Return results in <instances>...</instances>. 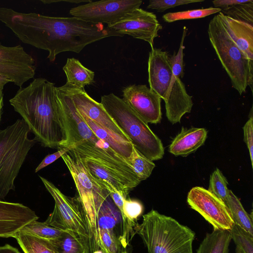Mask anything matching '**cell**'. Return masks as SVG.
Masks as SVG:
<instances>
[{
    "label": "cell",
    "instance_id": "cell-1",
    "mask_svg": "<svg viewBox=\"0 0 253 253\" xmlns=\"http://www.w3.org/2000/svg\"><path fill=\"white\" fill-rule=\"evenodd\" d=\"M0 21L24 43L48 52L53 62L59 53H80L87 45L103 39L119 36L101 24H94L74 17H52L19 12L0 7Z\"/></svg>",
    "mask_w": 253,
    "mask_h": 253
},
{
    "label": "cell",
    "instance_id": "cell-2",
    "mask_svg": "<svg viewBox=\"0 0 253 253\" xmlns=\"http://www.w3.org/2000/svg\"><path fill=\"white\" fill-rule=\"evenodd\" d=\"M54 84L37 78L20 87L9 100L27 125L34 139L44 147H63L67 140L65 124L56 100Z\"/></svg>",
    "mask_w": 253,
    "mask_h": 253
},
{
    "label": "cell",
    "instance_id": "cell-3",
    "mask_svg": "<svg viewBox=\"0 0 253 253\" xmlns=\"http://www.w3.org/2000/svg\"><path fill=\"white\" fill-rule=\"evenodd\" d=\"M91 176L107 190L113 189L125 199L139 183L127 160L109 146L84 141L74 148Z\"/></svg>",
    "mask_w": 253,
    "mask_h": 253
},
{
    "label": "cell",
    "instance_id": "cell-4",
    "mask_svg": "<svg viewBox=\"0 0 253 253\" xmlns=\"http://www.w3.org/2000/svg\"><path fill=\"white\" fill-rule=\"evenodd\" d=\"M135 232L142 239L148 253H193L195 233L175 219L152 210L136 224Z\"/></svg>",
    "mask_w": 253,
    "mask_h": 253
},
{
    "label": "cell",
    "instance_id": "cell-5",
    "mask_svg": "<svg viewBox=\"0 0 253 253\" xmlns=\"http://www.w3.org/2000/svg\"><path fill=\"white\" fill-rule=\"evenodd\" d=\"M61 158L74 181L84 211L89 237L88 253H90L99 248L98 214L109 192L91 176L74 149Z\"/></svg>",
    "mask_w": 253,
    "mask_h": 253
},
{
    "label": "cell",
    "instance_id": "cell-6",
    "mask_svg": "<svg viewBox=\"0 0 253 253\" xmlns=\"http://www.w3.org/2000/svg\"><path fill=\"white\" fill-rule=\"evenodd\" d=\"M168 53L161 48H152L148 61L150 88L165 103L166 116L172 124L180 123L186 113H190L193 103L185 85L172 87V70Z\"/></svg>",
    "mask_w": 253,
    "mask_h": 253
},
{
    "label": "cell",
    "instance_id": "cell-7",
    "mask_svg": "<svg viewBox=\"0 0 253 253\" xmlns=\"http://www.w3.org/2000/svg\"><path fill=\"white\" fill-rule=\"evenodd\" d=\"M100 103L138 151L152 161L163 157L160 139L122 98L110 93L102 96Z\"/></svg>",
    "mask_w": 253,
    "mask_h": 253
},
{
    "label": "cell",
    "instance_id": "cell-8",
    "mask_svg": "<svg viewBox=\"0 0 253 253\" xmlns=\"http://www.w3.org/2000/svg\"><path fill=\"white\" fill-rule=\"evenodd\" d=\"M30 130L25 121L18 119L0 129V200L11 190L29 151L37 142L29 138Z\"/></svg>",
    "mask_w": 253,
    "mask_h": 253
},
{
    "label": "cell",
    "instance_id": "cell-9",
    "mask_svg": "<svg viewBox=\"0 0 253 253\" xmlns=\"http://www.w3.org/2000/svg\"><path fill=\"white\" fill-rule=\"evenodd\" d=\"M208 35L215 52L234 88L240 95L253 85V62L248 60L224 28L218 15L210 21Z\"/></svg>",
    "mask_w": 253,
    "mask_h": 253
},
{
    "label": "cell",
    "instance_id": "cell-10",
    "mask_svg": "<svg viewBox=\"0 0 253 253\" xmlns=\"http://www.w3.org/2000/svg\"><path fill=\"white\" fill-rule=\"evenodd\" d=\"M39 177L55 202L53 211L45 221L56 228L79 234L87 240L88 245L87 226L79 196H66L51 182L41 176Z\"/></svg>",
    "mask_w": 253,
    "mask_h": 253
},
{
    "label": "cell",
    "instance_id": "cell-11",
    "mask_svg": "<svg viewBox=\"0 0 253 253\" xmlns=\"http://www.w3.org/2000/svg\"><path fill=\"white\" fill-rule=\"evenodd\" d=\"M141 0H109L89 2L72 8L73 16L94 24H111L139 8Z\"/></svg>",
    "mask_w": 253,
    "mask_h": 253
},
{
    "label": "cell",
    "instance_id": "cell-12",
    "mask_svg": "<svg viewBox=\"0 0 253 253\" xmlns=\"http://www.w3.org/2000/svg\"><path fill=\"white\" fill-rule=\"evenodd\" d=\"M187 202L213 229L230 231L234 224L225 203L203 187H193L188 194Z\"/></svg>",
    "mask_w": 253,
    "mask_h": 253
},
{
    "label": "cell",
    "instance_id": "cell-13",
    "mask_svg": "<svg viewBox=\"0 0 253 253\" xmlns=\"http://www.w3.org/2000/svg\"><path fill=\"white\" fill-rule=\"evenodd\" d=\"M107 27L121 37L128 35L146 41L151 48L154 47V41L158 36V32L162 29L154 13L140 8L134 9Z\"/></svg>",
    "mask_w": 253,
    "mask_h": 253
},
{
    "label": "cell",
    "instance_id": "cell-14",
    "mask_svg": "<svg viewBox=\"0 0 253 253\" xmlns=\"http://www.w3.org/2000/svg\"><path fill=\"white\" fill-rule=\"evenodd\" d=\"M55 93L67 136V140L63 148L83 141L100 146L107 144L99 139L88 126L67 93L60 87L56 86Z\"/></svg>",
    "mask_w": 253,
    "mask_h": 253
},
{
    "label": "cell",
    "instance_id": "cell-15",
    "mask_svg": "<svg viewBox=\"0 0 253 253\" xmlns=\"http://www.w3.org/2000/svg\"><path fill=\"white\" fill-rule=\"evenodd\" d=\"M36 62L20 44L6 46L0 42V75L14 84L22 87L23 84L34 78Z\"/></svg>",
    "mask_w": 253,
    "mask_h": 253
},
{
    "label": "cell",
    "instance_id": "cell-16",
    "mask_svg": "<svg viewBox=\"0 0 253 253\" xmlns=\"http://www.w3.org/2000/svg\"><path fill=\"white\" fill-rule=\"evenodd\" d=\"M60 88L70 96L80 114L85 116L114 136L131 143L101 103L92 98L84 89L67 83Z\"/></svg>",
    "mask_w": 253,
    "mask_h": 253
},
{
    "label": "cell",
    "instance_id": "cell-17",
    "mask_svg": "<svg viewBox=\"0 0 253 253\" xmlns=\"http://www.w3.org/2000/svg\"><path fill=\"white\" fill-rule=\"evenodd\" d=\"M123 100L147 124H158L162 119L161 98L145 84H132L123 90Z\"/></svg>",
    "mask_w": 253,
    "mask_h": 253
},
{
    "label": "cell",
    "instance_id": "cell-18",
    "mask_svg": "<svg viewBox=\"0 0 253 253\" xmlns=\"http://www.w3.org/2000/svg\"><path fill=\"white\" fill-rule=\"evenodd\" d=\"M38 219L34 211L22 204L0 200V237H12L26 224Z\"/></svg>",
    "mask_w": 253,
    "mask_h": 253
},
{
    "label": "cell",
    "instance_id": "cell-19",
    "mask_svg": "<svg viewBox=\"0 0 253 253\" xmlns=\"http://www.w3.org/2000/svg\"><path fill=\"white\" fill-rule=\"evenodd\" d=\"M224 28L248 60L253 62V26L233 19L221 11L217 14Z\"/></svg>",
    "mask_w": 253,
    "mask_h": 253
},
{
    "label": "cell",
    "instance_id": "cell-20",
    "mask_svg": "<svg viewBox=\"0 0 253 253\" xmlns=\"http://www.w3.org/2000/svg\"><path fill=\"white\" fill-rule=\"evenodd\" d=\"M207 137V131L204 128L182 127L170 144L169 152L175 156H186L202 146Z\"/></svg>",
    "mask_w": 253,
    "mask_h": 253
},
{
    "label": "cell",
    "instance_id": "cell-21",
    "mask_svg": "<svg viewBox=\"0 0 253 253\" xmlns=\"http://www.w3.org/2000/svg\"><path fill=\"white\" fill-rule=\"evenodd\" d=\"M80 115L96 136L107 144L114 152L126 160L130 156L133 148L131 143L126 142L119 138L85 116L81 114Z\"/></svg>",
    "mask_w": 253,
    "mask_h": 253
},
{
    "label": "cell",
    "instance_id": "cell-22",
    "mask_svg": "<svg viewBox=\"0 0 253 253\" xmlns=\"http://www.w3.org/2000/svg\"><path fill=\"white\" fill-rule=\"evenodd\" d=\"M55 253H88L86 240L70 231H65L57 238L48 240Z\"/></svg>",
    "mask_w": 253,
    "mask_h": 253
},
{
    "label": "cell",
    "instance_id": "cell-23",
    "mask_svg": "<svg viewBox=\"0 0 253 253\" xmlns=\"http://www.w3.org/2000/svg\"><path fill=\"white\" fill-rule=\"evenodd\" d=\"M63 70L67 78V83L80 88L84 89L85 85L94 82V73L75 58H67Z\"/></svg>",
    "mask_w": 253,
    "mask_h": 253
},
{
    "label": "cell",
    "instance_id": "cell-24",
    "mask_svg": "<svg viewBox=\"0 0 253 253\" xmlns=\"http://www.w3.org/2000/svg\"><path fill=\"white\" fill-rule=\"evenodd\" d=\"M231 240L229 230L213 229L207 233L196 253H228Z\"/></svg>",
    "mask_w": 253,
    "mask_h": 253
},
{
    "label": "cell",
    "instance_id": "cell-25",
    "mask_svg": "<svg viewBox=\"0 0 253 253\" xmlns=\"http://www.w3.org/2000/svg\"><path fill=\"white\" fill-rule=\"evenodd\" d=\"M227 207L234 224L253 235L252 213L249 214L243 208L239 199L230 190L228 198L224 203Z\"/></svg>",
    "mask_w": 253,
    "mask_h": 253
},
{
    "label": "cell",
    "instance_id": "cell-26",
    "mask_svg": "<svg viewBox=\"0 0 253 253\" xmlns=\"http://www.w3.org/2000/svg\"><path fill=\"white\" fill-rule=\"evenodd\" d=\"M12 237L16 239L24 253H55L47 240L20 231Z\"/></svg>",
    "mask_w": 253,
    "mask_h": 253
},
{
    "label": "cell",
    "instance_id": "cell-27",
    "mask_svg": "<svg viewBox=\"0 0 253 253\" xmlns=\"http://www.w3.org/2000/svg\"><path fill=\"white\" fill-rule=\"evenodd\" d=\"M126 160L140 182L148 178L155 167L153 161L141 154L133 146L131 155Z\"/></svg>",
    "mask_w": 253,
    "mask_h": 253
},
{
    "label": "cell",
    "instance_id": "cell-28",
    "mask_svg": "<svg viewBox=\"0 0 253 253\" xmlns=\"http://www.w3.org/2000/svg\"><path fill=\"white\" fill-rule=\"evenodd\" d=\"M20 231L47 240L58 238L65 231L49 225L45 221L37 220L26 224Z\"/></svg>",
    "mask_w": 253,
    "mask_h": 253
},
{
    "label": "cell",
    "instance_id": "cell-29",
    "mask_svg": "<svg viewBox=\"0 0 253 253\" xmlns=\"http://www.w3.org/2000/svg\"><path fill=\"white\" fill-rule=\"evenodd\" d=\"M120 212L108 202L105 201L99 211L97 217L99 229L113 230L120 219Z\"/></svg>",
    "mask_w": 253,
    "mask_h": 253
},
{
    "label": "cell",
    "instance_id": "cell-30",
    "mask_svg": "<svg viewBox=\"0 0 253 253\" xmlns=\"http://www.w3.org/2000/svg\"><path fill=\"white\" fill-rule=\"evenodd\" d=\"M221 11V9L219 8L210 7L206 8L169 12L163 15V19L165 22L170 23L178 20L204 18Z\"/></svg>",
    "mask_w": 253,
    "mask_h": 253
},
{
    "label": "cell",
    "instance_id": "cell-31",
    "mask_svg": "<svg viewBox=\"0 0 253 253\" xmlns=\"http://www.w3.org/2000/svg\"><path fill=\"white\" fill-rule=\"evenodd\" d=\"M227 185V179L222 172L216 168L211 175L207 190L225 203L228 198L230 190L228 189Z\"/></svg>",
    "mask_w": 253,
    "mask_h": 253
},
{
    "label": "cell",
    "instance_id": "cell-32",
    "mask_svg": "<svg viewBox=\"0 0 253 253\" xmlns=\"http://www.w3.org/2000/svg\"><path fill=\"white\" fill-rule=\"evenodd\" d=\"M229 231L237 247L244 253H253V235L235 224Z\"/></svg>",
    "mask_w": 253,
    "mask_h": 253
},
{
    "label": "cell",
    "instance_id": "cell-33",
    "mask_svg": "<svg viewBox=\"0 0 253 253\" xmlns=\"http://www.w3.org/2000/svg\"><path fill=\"white\" fill-rule=\"evenodd\" d=\"M221 12L233 19L253 25V0L250 2L233 6L226 10H222Z\"/></svg>",
    "mask_w": 253,
    "mask_h": 253
},
{
    "label": "cell",
    "instance_id": "cell-34",
    "mask_svg": "<svg viewBox=\"0 0 253 253\" xmlns=\"http://www.w3.org/2000/svg\"><path fill=\"white\" fill-rule=\"evenodd\" d=\"M99 248L104 253H119L121 242L113 230L99 229Z\"/></svg>",
    "mask_w": 253,
    "mask_h": 253
},
{
    "label": "cell",
    "instance_id": "cell-35",
    "mask_svg": "<svg viewBox=\"0 0 253 253\" xmlns=\"http://www.w3.org/2000/svg\"><path fill=\"white\" fill-rule=\"evenodd\" d=\"M203 1V0H150L147 7L156 10L158 12H163L177 6Z\"/></svg>",
    "mask_w": 253,
    "mask_h": 253
},
{
    "label": "cell",
    "instance_id": "cell-36",
    "mask_svg": "<svg viewBox=\"0 0 253 253\" xmlns=\"http://www.w3.org/2000/svg\"><path fill=\"white\" fill-rule=\"evenodd\" d=\"M84 141H81L74 144L72 145H70L66 147L58 149V151L55 153L51 154H48L46 156L44 159L42 161L40 164L37 166L35 169V172H38L41 169L44 168L46 166L52 164L53 162L55 161L58 158L61 157L64 154L67 153L71 150L75 148L79 144L84 142Z\"/></svg>",
    "mask_w": 253,
    "mask_h": 253
},
{
    "label": "cell",
    "instance_id": "cell-37",
    "mask_svg": "<svg viewBox=\"0 0 253 253\" xmlns=\"http://www.w3.org/2000/svg\"><path fill=\"white\" fill-rule=\"evenodd\" d=\"M244 140L248 148L251 164L253 165V118L252 113L243 126Z\"/></svg>",
    "mask_w": 253,
    "mask_h": 253
},
{
    "label": "cell",
    "instance_id": "cell-38",
    "mask_svg": "<svg viewBox=\"0 0 253 253\" xmlns=\"http://www.w3.org/2000/svg\"><path fill=\"white\" fill-rule=\"evenodd\" d=\"M252 0H215L212 1L214 7L226 10L228 8L236 5L250 2Z\"/></svg>",
    "mask_w": 253,
    "mask_h": 253
},
{
    "label": "cell",
    "instance_id": "cell-39",
    "mask_svg": "<svg viewBox=\"0 0 253 253\" xmlns=\"http://www.w3.org/2000/svg\"><path fill=\"white\" fill-rule=\"evenodd\" d=\"M0 253H21L17 249L5 244L3 246H0Z\"/></svg>",
    "mask_w": 253,
    "mask_h": 253
},
{
    "label": "cell",
    "instance_id": "cell-40",
    "mask_svg": "<svg viewBox=\"0 0 253 253\" xmlns=\"http://www.w3.org/2000/svg\"><path fill=\"white\" fill-rule=\"evenodd\" d=\"M41 1L44 4H50L53 2H73V3H79L81 2H89L91 1V0H41Z\"/></svg>",
    "mask_w": 253,
    "mask_h": 253
},
{
    "label": "cell",
    "instance_id": "cell-41",
    "mask_svg": "<svg viewBox=\"0 0 253 253\" xmlns=\"http://www.w3.org/2000/svg\"><path fill=\"white\" fill-rule=\"evenodd\" d=\"M10 82L9 80L0 75V89L3 91L4 85Z\"/></svg>",
    "mask_w": 253,
    "mask_h": 253
},
{
    "label": "cell",
    "instance_id": "cell-42",
    "mask_svg": "<svg viewBox=\"0 0 253 253\" xmlns=\"http://www.w3.org/2000/svg\"><path fill=\"white\" fill-rule=\"evenodd\" d=\"M3 94L2 90L0 89V122L1 120V114L2 112V107L3 106Z\"/></svg>",
    "mask_w": 253,
    "mask_h": 253
},
{
    "label": "cell",
    "instance_id": "cell-43",
    "mask_svg": "<svg viewBox=\"0 0 253 253\" xmlns=\"http://www.w3.org/2000/svg\"><path fill=\"white\" fill-rule=\"evenodd\" d=\"M104 253L100 248H99L98 250H97L92 253Z\"/></svg>",
    "mask_w": 253,
    "mask_h": 253
},
{
    "label": "cell",
    "instance_id": "cell-44",
    "mask_svg": "<svg viewBox=\"0 0 253 253\" xmlns=\"http://www.w3.org/2000/svg\"><path fill=\"white\" fill-rule=\"evenodd\" d=\"M236 253H244L242 250H241L239 248L236 247L235 250Z\"/></svg>",
    "mask_w": 253,
    "mask_h": 253
},
{
    "label": "cell",
    "instance_id": "cell-45",
    "mask_svg": "<svg viewBox=\"0 0 253 253\" xmlns=\"http://www.w3.org/2000/svg\"><path fill=\"white\" fill-rule=\"evenodd\" d=\"M122 253H127L125 251V252H122Z\"/></svg>",
    "mask_w": 253,
    "mask_h": 253
}]
</instances>
